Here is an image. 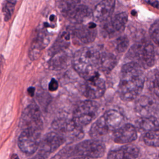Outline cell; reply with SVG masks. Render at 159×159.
<instances>
[{
    "label": "cell",
    "instance_id": "cell-1",
    "mask_svg": "<svg viewBox=\"0 0 159 159\" xmlns=\"http://www.w3.org/2000/svg\"><path fill=\"white\" fill-rule=\"evenodd\" d=\"M142 68L137 64L129 62L121 68L118 86L119 96L122 100L132 101L141 93L144 85Z\"/></svg>",
    "mask_w": 159,
    "mask_h": 159
},
{
    "label": "cell",
    "instance_id": "cell-2",
    "mask_svg": "<svg viewBox=\"0 0 159 159\" xmlns=\"http://www.w3.org/2000/svg\"><path fill=\"white\" fill-rule=\"evenodd\" d=\"M100 50L93 47H84L73 55L71 63L76 73L87 80L98 73V65Z\"/></svg>",
    "mask_w": 159,
    "mask_h": 159
},
{
    "label": "cell",
    "instance_id": "cell-3",
    "mask_svg": "<svg viewBox=\"0 0 159 159\" xmlns=\"http://www.w3.org/2000/svg\"><path fill=\"white\" fill-rule=\"evenodd\" d=\"M127 57L143 69L152 67L155 63V52L152 44L146 40L134 44L129 50Z\"/></svg>",
    "mask_w": 159,
    "mask_h": 159
},
{
    "label": "cell",
    "instance_id": "cell-4",
    "mask_svg": "<svg viewBox=\"0 0 159 159\" xmlns=\"http://www.w3.org/2000/svg\"><path fill=\"white\" fill-rule=\"evenodd\" d=\"M99 110L98 104L93 100L88 99L80 102L75 108L72 119L83 127L89 124L97 116Z\"/></svg>",
    "mask_w": 159,
    "mask_h": 159
},
{
    "label": "cell",
    "instance_id": "cell-5",
    "mask_svg": "<svg viewBox=\"0 0 159 159\" xmlns=\"http://www.w3.org/2000/svg\"><path fill=\"white\" fill-rule=\"evenodd\" d=\"M52 127L54 132L61 135L66 140L74 141L83 138L84 133L82 127L77 125L73 119L60 118L55 120Z\"/></svg>",
    "mask_w": 159,
    "mask_h": 159
},
{
    "label": "cell",
    "instance_id": "cell-6",
    "mask_svg": "<svg viewBox=\"0 0 159 159\" xmlns=\"http://www.w3.org/2000/svg\"><path fill=\"white\" fill-rule=\"evenodd\" d=\"M105 150L106 147L102 142L93 139L81 142L68 150L70 154L93 159L102 157Z\"/></svg>",
    "mask_w": 159,
    "mask_h": 159
},
{
    "label": "cell",
    "instance_id": "cell-7",
    "mask_svg": "<svg viewBox=\"0 0 159 159\" xmlns=\"http://www.w3.org/2000/svg\"><path fill=\"white\" fill-rule=\"evenodd\" d=\"M59 4L63 15L75 24H82L89 14L88 7L80 4V1H65L59 2Z\"/></svg>",
    "mask_w": 159,
    "mask_h": 159
},
{
    "label": "cell",
    "instance_id": "cell-8",
    "mask_svg": "<svg viewBox=\"0 0 159 159\" xmlns=\"http://www.w3.org/2000/svg\"><path fill=\"white\" fill-rule=\"evenodd\" d=\"M73 43L78 45H86L93 42L97 35L96 25L90 22L86 24H75L68 30Z\"/></svg>",
    "mask_w": 159,
    "mask_h": 159
},
{
    "label": "cell",
    "instance_id": "cell-9",
    "mask_svg": "<svg viewBox=\"0 0 159 159\" xmlns=\"http://www.w3.org/2000/svg\"><path fill=\"white\" fill-rule=\"evenodd\" d=\"M20 127L22 130H32L42 132L43 122L41 112L38 106L32 103L23 111L20 118Z\"/></svg>",
    "mask_w": 159,
    "mask_h": 159
},
{
    "label": "cell",
    "instance_id": "cell-10",
    "mask_svg": "<svg viewBox=\"0 0 159 159\" xmlns=\"http://www.w3.org/2000/svg\"><path fill=\"white\" fill-rule=\"evenodd\" d=\"M41 132L28 129L22 130L18 139V145L21 151L28 155L33 154L39 147Z\"/></svg>",
    "mask_w": 159,
    "mask_h": 159
},
{
    "label": "cell",
    "instance_id": "cell-11",
    "mask_svg": "<svg viewBox=\"0 0 159 159\" xmlns=\"http://www.w3.org/2000/svg\"><path fill=\"white\" fill-rule=\"evenodd\" d=\"M105 90L104 80L98 72L89 79L86 80L83 94L88 99L92 100L102 97Z\"/></svg>",
    "mask_w": 159,
    "mask_h": 159
},
{
    "label": "cell",
    "instance_id": "cell-12",
    "mask_svg": "<svg viewBox=\"0 0 159 159\" xmlns=\"http://www.w3.org/2000/svg\"><path fill=\"white\" fill-rule=\"evenodd\" d=\"M66 140L56 132H51L47 134L40 142L39 154L45 158L60 146L63 145Z\"/></svg>",
    "mask_w": 159,
    "mask_h": 159
},
{
    "label": "cell",
    "instance_id": "cell-13",
    "mask_svg": "<svg viewBox=\"0 0 159 159\" xmlns=\"http://www.w3.org/2000/svg\"><path fill=\"white\" fill-rule=\"evenodd\" d=\"M127 19L128 16L125 12H120L109 19L103 25L104 35L109 38H112L120 34L125 27Z\"/></svg>",
    "mask_w": 159,
    "mask_h": 159
},
{
    "label": "cell",
    "instance_id": "cell-14",
    "mask_svg": "<svg viewBox=\"0 0 159 159\" xmlns=\"http://www.w3.org/2000/svg\"><path fill=\"white\" fill-rule=\"evenodd\" d=\"M137 137V133L135 127L130 124L122 125L112 134L113 140L118 143H130Z\"/></svg>",
    "mask_w": 159,
    "mask_h": 159
},
{
    "label": "cell",
    "instance_id": "cell-15",
    "mask_svg": "<svg viewBox=\"0 0 159 159\" xmlns=\"http://www.w3.org/2000/svg\"><path fill=\"white\" fill-rule=\"evenodd\" d=\"M113 133L107 126L102 116L97 119L91 125L89 135L93 140L104 142L107 140L109 137H112Z\"/></svg>",
    "mask_w": 159,
    "mask_h": 159
},
{
    "label": "cell",
    "instance_id": "cell-16",
    "mask_svg": "<svg viewBox=\"0 0 159 159\" xmlns=\"http://www.w3.org/2000/svg\"><path fill=\"white\" fill-rule=\"evenodd\" d=\"M115 7L114 1H102L99 2L94 7L93 16L97 22L107 21L114 12Z\"/></svg>",
    "mask_w": 159,
    "mask_h": 159
},
{
    "label": "cell",
    "instance_id": "cell-17",
    "mask_svg": "<svg viewBox=\"0 0 159 159\" xmlns=\"http://www.w3.org/2000/svg\"><path fill=\"white\" fill-rule=\"evenodd\" d=\"M139 150L133 145H127L111 151L107 159H139Z\"/></svg>",
    "mask_w": 159,
    "mask_h": 159
},
{
    "label": "cell",
    "instance_id": "cell-18",
    "mask_svg": "<svg viewBox=\"0 0 159 159\" xmlns=\"http://www.w3.org/2000/svg\"><path fill=\"white\" fill-rule=\"evenodd\" d=\"M102 116L107 126L112 133L122 125V124L124 120L123 115L114 109L106 111Z\"/></svg>",
    "mask_w": 159,
    "mask_h": 159
},
{
    "label": "cell",
    "instance_id": "cell-19",
    "mask_svg": "<svg viewBox=\"0 0 159 159\" xmlns=\"http://www.w3.org/2000/svg\"><path fill=\"white\" fill-rule=\"evenodd\" d=\"M116 64L117 58L112 53L100 51L98 65V71L108 73L116 66Z\"/></svg>",
    "mask_w": 159,
    "mask_h": 159
},
{
    "label": "cell",
    "instance_id": "cell-20",
    "mask_svg": "<svg viewBox=\"0 0 159 159\" xmlns=\"http://www.w3.org/2000/svg\"><path fill=\"white\" fill-rule=\"evenodd\" d=\"M135 109L141 117L150 116V114L154 109V101L148 96H140L135 102Z\"/></svg>",
    "mask_w": 159,
    "mask_h": 159
},
{
    "label": "cell",
    "instance_id": "cell-21",
    "mask_svg": "<svg viewBox=\"0 0 159 159\" xmlns=\"http://www.w3.org/2000/svg\"><path fill=\"white\" fill-rule=\"evenodd\" d=\"M48 42V40L47 35L44 33L39 34L32 44L29 56H30L32 58L35 59L40 53L42 49L45 47Z\"/></svg>",
    "mask_w": 159,
    "mask_h": 159
},
{
    "label": "cell",
    "instance_id": "cell-22",
    "mask_svg": "<svg viewBox=\"0 0 159 159\" xmlns=\"http://www.w3.org/2000/svg\"><path fill=\"white\" fill-rule=\"evenodd\" d=\"M137 127L142 130L147 132L159 129V122L153 116L140 117L137 121Z\"/></svg>",
    "mask_w": 159,
    "mask_h": 159
},
{
    "label": "cell",
    "instance_id": "cell-23",
    "mask_svg": "<svg viewBox=\"0 0 159 159\" xmlns=\"http://www.w3.org/2000/svg\"><path fill=\"white\" fill-rule=\"evenodd\" d=\"M70 37V34L68 30L63 32L49 50V53L53 56L59 52H63L69 45Z\"/></svg>",
    "mask_w": 159,
    "mask_h": 159
},
{
    "label": "cell",
    "instance_id": "cell-24",
    "mask_svg": "<svg viewBox=\"0 0 159 159\" xmlns=\"http://www.w3.org/2000/svg\"><path fill=\"white\" fill-rule=\"evenodd\" d=\"M68 57L63 52H59L52 56V58L48 62L50 68L53 70H59L65 68L67 65Z\"/></svg>",
    "mask_w": 159,
    "mask_h": 159
},
{
    "label": "cell",
    "instance_id": "cell-25",
    "mask_svg": "<svg viewBox=\"0 0 159 159\" xmlns=\"http://www.w3.org/2000/svg\"><path fill=\"white\" fill-rule=\"evenodd\" d=\"M143 140L147 145L159 147V129L147 132L143 137Z\"/></svg>",
    "mask_w": 159,
    "mask_h": 159
},
{
    "label": "cell",
    "instance_id": "cell-26",
    "mask_svg": "<svg viewBox=\"0 0 159 159\" xmlns=\"http://www.w3.org/2000/svg\"><path fill=\"white\" fill-rule=\"evenodd\" d=\"M16 4V1H6L4 2L2 7V12L6 21H7L11 17Z\"/></svg>",
    "mask_w": 159,
    "mask_h": 159
},
{
    "label": "cell",
    "instance_id": "cell-27",
    "mask_svg": "<svg viewBox=\"0 0 159 159\" xmlns=\"http://www.w3.org/2000/svg\"><path fill=\"white\" fill-rule=\"evenodd\" d=\"M129 46V40L126 36L122 35L119 37L116 41V48L117 52L123 53L127 50Z\"/></svg>",
    "mask_w": 159,
    "mask_h": 159
},
{
    "label": "cell",
    "instance_id": "cell-28",
    "mask_svg": "<svg viewBox=\"0 0 159 159\" xmlns=\"http://www.w3.org/2000/svg\"><path fill=\"white\" fill-rule=\"evenodd\" d=\"M149 32L153 41L159 46V20H155L152 24Z\"/></svg>",
    "mask_w": 159,
    "mask_h": 159
},
{
    "label": "cell",
    "instance_id": "cell-29",
    "mask_svg": "<svg viewBox=\"0 0 159 159\" xmlns=\"http://www.w3.org/2000/svg\"><path fill=\"white\" fill-rule=\"evenodd\" d=\"M150 88L153 93L159 98V72L154 75L150 83Z\"/></svg>",
    "mask_w": 159,
    "mask_h": 159
},
{
    "label": "cell",
    "instance_id": "cell-30",
    "mask_svg": "<svg viewBox=\"0 0 159 159\" xmlns=\"http://www.w3.org/2000/svg\"><path fill=\"white\" fill-rule=\"evenodd\" d=\"M68 154H70L68 150L64 148L60 153H57L50 159H69Z\"/></svg>",
    "mask_w": 159,
    "mask_h": 159
},
{
    "label": "cell",
    "instance_id": "cell-31",
    "mask_svg": "<svg viewBox=\"0 0 159 159\" xmlns=\"http://www.w3.org/2000/svg\"><path fill=\"white\" fill-rule=\"evenodd\" d=\"M58 87V82L56 80L52 78L51 80V81H50L49 83V84H48V89L50 91H54L55 90L57 89Z\"/></svg>",
    "mask_w": 159,
    "mask_h": 159
},
{
    "label": "cell",
    "instance_id": "cell-32",
    "mask_svg": "<svg viewBox=\"0 0 159 159\" xmlns=\"http://www.w3.org/2000/svg\"><path fill=\"white\" fill-rule=\"evenodd\" d=\"M147 3L150 4L151 6L157 8V9H159V2L158 1H147Z\"/></svg>",
    "mask_w": 159,
    "mask_h": 159
},
{
    "label": "cell",
    "instance_id": "cell-33",
    "mask_svg": "<svg viewBox=\"0 0 159 159\" xmlns=\"http://www.w3.org/2000/svg\"><path fill=\"white\" fill-rule=\"evenodd\" d=\"M29 159H46V158H45V157H43V156L40 155V154L37 153L35 157H32V158H29Z\"/></svg>",
    "mask_w": 159,
    "mask_h": 159
},
{
    "label": "cell",
    "instance_id": "cell-34",
    "mask_svg": "<svg viewBox=\"0 0 159 159\" xmlns=\"http://www.w3.org/2000/svg\"><path fill=\"white\" fill-rule=\"evenodd\" d=\"M71 159H93V158H88V157H77Z\"/></svg>",
    "mask_w": 159,
    "mask_h": 159
},
{
    "label": "cell",
    "instance_id": "cell-35",
    "mask_svg": "<svg viewBox=\"0 0 159 159\" xmlns=\"http://www.w3.org/2000/svg\"><path fill=\"white\" fill-rule=\"evenodd\" d=\"M155 159H159V155L156 157V158Z\"/></svg>",
    "mask_w": 159,
    "mask_h": 159
}]
</instances>
